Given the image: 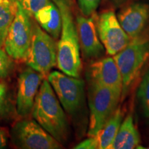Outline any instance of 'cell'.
<instances>
[{
    "label": "cell",
    "instance_id": "52a82bcc",
    "mask_svg": "<svg viewBox=\"0 0 149 149\" xmlns=\"http://www.w3.org/2000/svg\"><path fill=\"white\" fill-rule=\"evenodd\" d=\"M33 22L31 17L18 3L17 12L6 37L5 51L13 59L26 61L31 43Z\"/></svg>",
    "mask_w": 149,
    "mask_h": 149
},
{
    "label": "cell",
    "instance_id": "603a6c76",
    "mask_svg": "<svg viewBox=\"0 0 149 149\" xmlns=\"http://www.w3.org/2000/svg\"><path fill=\"white\" fill-rule=\"evenodd\" d=\"M7 104V88L4 84L0 83V115L5 111Z\"/></svg>",
    "mask_w": 149,
    "mask_h": 149
},
{
    "label": "cell",
    "instance_id": "5b68a950",
    "mask_svg": "<svg viewBox=\"0 0 149 149\" xmlns=\"http://www.w3.org/2000/svg\"><path fill=\"white\" fill-rule=\"evenodd\" d=\"M57 44L55 39L33 23L31 43L25 61L28 66L43 76H48L57 65Z\"/></svg>",
    "mask_w": 149,
    "mask_h": 149
},
{
    "label": "cell",
    "instance_id": "ba28073f",
    "mask_svg": "<svg viewBox=\"0 0 149 149\" xmlns=\"http://www.w3.org/2000/svg\"><path fill=\"white\" fill-rule=\"evenodd\" d=\"M12 139L19 148L25 149H59L61 144L35 120L17 122L12 128Z\"/></svg>",
    "mask_w": 149,
    "mask_h": 149
},
{
    "label": "cell",
    "instance_id": "5bb4252c",
    "mask_svg": "<svg viewBox=\"0 0 149 149\" xmlns=\"http://www.w3.org/2000/svg\"><path fill=\"white\" fill-rule=\"evenodd\" d=\"M141 142L140 135L131 115L126 116L121 124L111 149L137 148Z\"/></svg>",
    "mask_w": 149,
    "mask_h": 149
},
{
    "label": "cell",
    "instance_id": "8fae6325",
    "mask_svg": "<svg viewBox=\"0 0 149 149\" xmlns=\"http://www.w3.org/2000/svg\"><path fill=\"white\" fill-rule=\"evenodd\" d=\"M79 46L86 58H98L105 51L99 37L94 14L89 17L78 15L76 19Z\"/></svg>",
    "mask_w": 149,
    "mask_h": 149
},
{
    "label": "cell",
    "instance_id": "7402d4cb",
    "mask_svg": "<svg viewBox=\"0 0 149 149\" xmlns=\"http://www.w3.org/2000/svg\"><path fill=\"white\" fill-rule=\"evenodd\" d=\"M76 149H97L96 139L94 136L89 137L88 139H85L80 142L79 144L74 147Z\"/></svg>",
    "mask_w": 149,
    "mask_h": 149
},
{
    "label": "cell",
    "instance_id": "d6986e66",
    "mask_svg": "<svg viewBox=\"0 0 149 149\" xmlns=\"http://www.w3.org/2000/svg\"><path fill=\"white\" fill-rule=\"evenodd\" d=\"M22 9L32 17L40 9L50 2V0H16Z\"/></svg>",
    "mask_w": 149,
    "mask_h": 149
},
{
    "label": "cell",
    "instance_id": "3957f363",
    "mask_svg": "<svg viewBox=\"0 0 149 149\" xmlns=\"http://www.w3.org/2000/svg\"><path fill=\"white\" fill-rule=\"evenodd\" d=\"M113 58L122 76V100L129 93L149 60V37L141 35L131 40Z\"/></svg>",
    "mask_w": 149,
    "mask_h": 149
},
{
    "label": "cell",
    "instance_id": "9c48e42d",
    "mask_svg": "<svg viewBox=\"0 0 149 149\" xmlns=\"http://www.w3.org/2000/svg\"><path fill=\"white\" fill-rule=\"evenodd\" d=\"M100 40L108 55L114 56L129 44L131 39L126 34L113 10H106L96 18Z\"/></svg>",
    "mask_w": 149,
    "mask_h": 149
},
{
    "label": "cell",
    "instance_id": "8992f818",
    "mask_svg": "<svg viewBox=\"0 0 149 149\" xmlns=\"http://www.w3.org/2000/svg\"><path fill=\"white\" fill-rule=\"evenodd\" d=\"M47 79L65 111L71 116L77 114L84 104V81L57 70L50 72Z\"/></svg>",
    "mask_w": 149,
    "mask_h": 149
},
{
    "label": "cell",
    "instance_id": "6da1fadb",
    "mask_svg": "<svg viewBox=\"0 0 149 149\" xmlns=\"http://www.w3.org/2000/svg\"><path fill=\"white\" fill-rule=\"evenodd\" d=\"M61 17L60 40L57 44V65L61 72L79 77L81 70L77 25L72 13V0H53Z\"/></svg>",
    "mask_w": 149,
    "mask_h": 149
},
{
    "label": "cell",
    "instance_id": "44dd1931",
    "mask_svg": "<svg viewBox=\"0 0 149 149\" xmlns=\"http://www.w3.org/2000/svg\"><path fill=\"white\" fill-rule=\"evenodd\" d=\"M101 0H77L80 10L83 15L89 17L94 14Z\"/></svg>",
    "mask_w": 149,
    "mask_h": 149
},
{
    "label": "cell",
    "instance_id": "2e32d148",
    "mask_svg": "<svg viewBox=\"0 0 149 149\" xmlns=\"http://www.w3.org/2000/svg\"><path fill=\"white\" fill-rule=\"evenodd\" d=\"M123 117L124 113L121 107H118L102 129L94 135L97 144V149H111L123 121Z\"/></svg>",
    "mask_w": 149,
    "mask_h": 149
},
{
    "label": "cell",
    "instance_id": "4fadbf2b",
    "mask_svg": "<svg viewBox=\"0 0 149 149\" xmlns=\"http://www.w3.org/2000/svg\"><path fill=\"white\" fill-rule=\"evenodd\" d=\"M88 82L113 88L122 92V76L113 57H104L93 61L88 69Z\"/></svg>",
    "mask_w": 149,
    "mask_h": 149
},
{
    "label": "cell",
    "instance_id": "9a60e30c",
    "mask_svg": "<svg viewBox=\"0 0 149 149\" xmlns=\"http://www.w3.org/2000/svg\"><path fill=\"white\" fill-rule=\"evenodd\" d=\"M35 18L41 27L54 39L59 37L61 29V17L55 3L50 2L35 14Z\"/></svg>",
    "mask_w": 149,
    "mask_h": 149
},
{
    "label": "cell",
    "instance_id": "30bf717a",
    "mask_svg": "<svg viewBox=\"0 0 149 149\" xmlns=\"http://www.w3.org/2000/svg\"><path fill=\"white\" fill-rule=\"evenodd\" d=\"M43 77L42 74L31 68L19 74L16 100L17 113L19 116L26 117L32 113L35 97Z\"/></svg>",
    "mask_w": 149,
    "mask_h": 149
},
{
    "label": "cell",
    "instance_id": "277c9868",
    "mask_svg": "<svg viewBox=\"0 0 149 149\" xmlns=\"http://www.w3.org/2000/svg\"><path fill=\"white\" fill-rule=\"evenodd\" d=\"M90 109L88 136L95 135L114 113L121 100L122 92L108 86L89 82Z\"/></svg>",
    "mask_w": 149,
    "mask_h": 149
},
{
    "label": "cell",
    "instance_id": "e0dca14e",
    "mask_svg": "<svg viewBox=\"0 0 149 149\" xmlns=\"http://www.w3.org/2000/svg\"><path fill=\"white\" fill-rule=\"evenodd\" d=\"M17 9L16 0H0V48L4 45L6 37Z\"/></svg>",
    "mask_w": 149,
    "mask_h": 149
},
{
    "label": "cell",
    "instance_id": "ffe728a7",
    "mask_svg": "<svg viewBox=\"0 0 149 149\" xmlns=\"http://www.w3.org/2000/svg\"><path fill=\"white\" fill-rule=\"evenodd\" d=\"M13 67V59L5 50L0 48V79L8 77Z\"/></svg>",
    "mask_w": 149,
    "mask_h": 149
},
{
    "label": "cell",
    "instance_id": "cb8c5ba5",
    "mask_svg": "<svg viewBox=\"0 0 149 149\" xmlns=\"http://www.w3.org/2000/svg\"><path fill=\"white\" fill-rule=\"evenodd\" d=\"M7 144V135L4 130L0 128V148L6 146Z\"/></svg>",
    "mask_w": 149,
    "mask_h": 149
},
{
    "label": "cell",
    "instance_id": "7a4b0ae2",
    "mask_svg": "<svg viewBox=\"0 0 149 149\" xmlns=\"http://www.w3.org/2000/svg\"><path fill=\"white\" fill-rule=\"evenodd\" d=\"M34 120L56 140L63 144L68 135V124L65 113L48 79L41 84L32 110Z\"/></svg>",
    "mask_w": 149,
    "mask_h": 149
},
{
    "label": "cell",
    "instance_id": "d4e9b609",
    "mask_svg": "<svg viewBox=\"0 0 149 149\" xmlns=\"http://www.w3.org/2000/svg\"><path fill=\"white\" fill-rule=\"evenodd\" d=\"M113 1L116 3H119V2H121V1H123V0H113Z\"/></svg>",
    "mask_w": 149,
    "mask_h": 149
},
{
    "label": "cell",
    "instance_id": "7c38bea8",
    "mask_svg": "<svg viewBox=\"0 0 149 149\" xmlns=\"http://www.w3.org/2000/svg\"><path fill=\"white\" fill-rule=\"evenodd\" d=\"M117 19L131 40L142 35L149 21V5L143 2H135L122 9Z\"/></svg>",
    "mask_w": 149,
    "mask_h": 149
},
{
    "label": "cell",
    "instance_id": "ac0fdd59",
    "mask_svg": "<svg viewBox=\"0 0 149 149\" xmlns=\"http://www.w3.org/2000/svg\"><path fill=\"white\" fill-rule=\"evenodd\" d=\"M137 99L143 113L149 117V70L146 72L141 79L137 90Z\"/></svg>",
    "mask_w": 149,
    "mask_h": 149
}]
</instances>
